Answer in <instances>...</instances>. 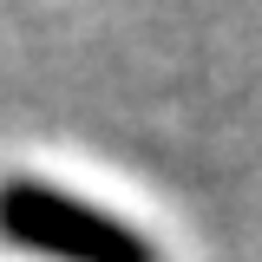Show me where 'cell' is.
I'll return each instance as SVG.
<instances>
[{
  "mask_svg": "<svg viewBox=\"0 0 262 262\" xmlns=\"http://www.w3.org/2000/svg\"><path fill=\"white\" fill-rule=\"evenodd\" d=\"M0 236L59 262H151V249L125 223H112L105 210H92L66 190L27 184V177L0 190Z\"/></svg>",
  "mask_w": 262,
  "mask_h": 262,
  "instance_id": "cell-1",
  "label": "cell"
}]
</instances>
